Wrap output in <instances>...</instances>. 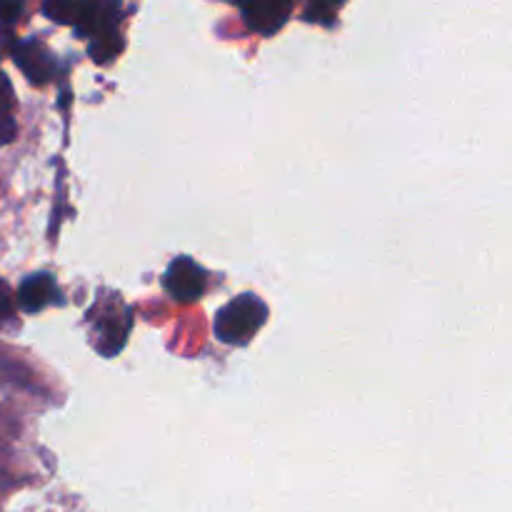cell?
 Returning <instances> with one entry per match:
<instances>
[{"label":"cell","mask_w":512,"mask_h":512,"mask_svg":"<svg viewBox=\"0 0 512 512\" xmlns=\"http://www.w3.org/2000/svg\"><path fill=\"white\" fill-rule=\"evenodd\" d=\"M268 320V305L253 293L230 300L215 315V338L225 345H248Z\"/></svg>","instance_id":"obj_1"},{"label":"cell","mask_w":512,"mask_h":512,"mask_svg":"<svg viewBox=\"0 0 512 512\" xmlns=\"http://www.w3.org/2000/svg\"><path fill=\"white\" fill-rule=\"evenodd\" d=\"M95 325V345L103 355H115L125 345V338H128L130 330V310L125 308L120 300H113V303H105L100 308H95L90 313Z\"/></svg>","instance_id":"obj_2"},{"label":"cell","mask_w":512,"mask_h":512,"mask_svg":"<svg viewBox=\"0 0 512 512\" xmlns=\"http://www.w3.org/2000/svg\"><path fill=\"white\" fill-rule=\"evenodd\" d=\"M163 285L170 298L178 300V303H195V300L203 298L208 278H205V270L193 258L180 255L165 270Z\"/></svg>","instance_id":"obj_3"},{"label":"cell","mask_w":512,"mask_h":512,"mask_svg":"<svg viewBox=\"0 0 512 512\" xmlns=\"http://www.w3.org/2000/svg\"><path fill=\"white\" fill-rule=\"evenodd\" d=\"M18 303L25 313H38L50 303H60V290L48 273L30 275L18 288Z\"/></svg>","instance_id":"obj_4"},{"label":"cell","mask_w":512,"mask_h":512,"mask_svg":"<svg viewBox=\"0 0 512 512\" xmlns=\"http://www.w3.org/2000/svg\"><path fill=\"white\" fill-rule=\"evenodd\" d=\"M290 15L288 3H253L243 5V20L248 23V28H253L255 33L270 35L275 30H280L285 25Z\"/></svg>","instance_id":"obj_5"},{"label":"cell","mask_w":512,"mask_h":512,"mask_svg":"<svg viewBox=\"0 0 512 512\" xmlns=\"http://www.w3.org/2000/svg\"><path fill=\"white\" fill-rule=\"evenodd\" d=\"M13 55H15V63L20 65V70H23L33 83H45V78L50 75V58L38 43L15 45Z\"/></svg>","instance_id":"obj_6"},{"label":"cell","mask_w":512,"mask_h":512,"mask_svg":"<svg viewBox=\"0 0 512 512\" xmlns=\"http://www.w3.org/2000/svg\"><path fill=\"white\" fill-rule=\"evenodd\" d=\"M120 48H123V43H120L118 30H115V33H105L100 35V38H93L88 53L90 58L98 60V63H108V60H113L115 55L120 53Z\"/></svg>","instance_id":"obj_7"},{"label":"cell","mask_w":512,"mask_h":512,"mask_svg":"<svg viewBox=\"0 0 512 512\" xmlns=\"http://www.w3.org/2000/svg\"><path fill=\"white\" fill-rule=\"evenodd\" d=\"M15 133H18V125H15L10 110H0V145H8L15 138Z\"/></svg>","instance_id":"obj_8"},{"label":"cell","mask_w":512,"mask_h":512,"mask_svg":"<svg viewBox=\"0 0 512 512\" xmlns=\"http://www.w3.org/2000/svg\"><path fill=\"white\" fill-rule=\"evenodd\" d=\"M13 100H15V95H13V88H10L8 75L0 73V110L13 108Z\"/></svg>","instance_id":"obj_9"},{"label":"cell","mask_w":512,"mask_h":512,"mask_svg":"<svg viewBox=\"0 0 512 512\" xmlns=\"http://www.w3.org/2000/svg\"><path fill=\"white\" fill-rule=\"evenodd\" d=\"M10 315H13V298H10L8 288H5V283L0 280V325H3L5 320H10Z\"/></svg>","instance_id":"obj_10"},{"label":"cell","mask_w":512,"mask_h":512,"mask_svg":"<svg viewBox=\"0 0 512 512\" xmlns=\"http://www.w3.org/2000/svg\"><path fill=\"white\" fill-rule=\"evenodd\" d=\"M20 5L18 3H0V23H13L15 18L20 15Z\"/></svg>","instance_id":"obj_11"}]
</instances>
